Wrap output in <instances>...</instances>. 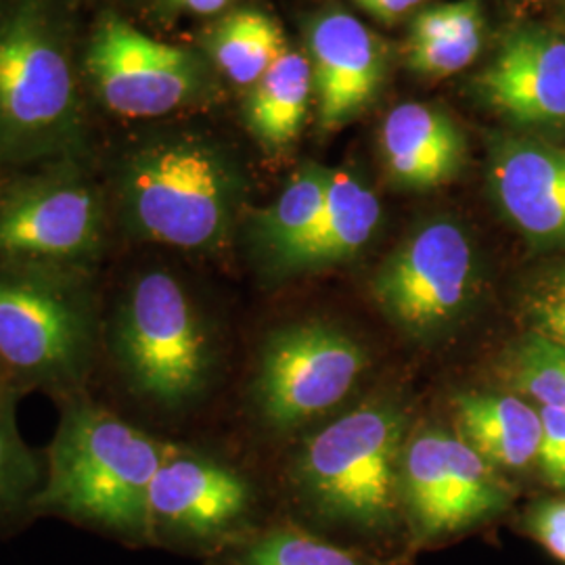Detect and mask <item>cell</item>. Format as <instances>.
I'll return each mask as SVG.
<instances>
[{"label": "cell", "instance_id": "6da1fadb", "mask_svg": "<svg viewBox=\"0 0 565 565\" xmlns=\"http://www.w3.org/2000/svg\"><path fill=\"white\" fill-rule=\"evenodd\" d=\"M242 189L237 166L216 142L198 135L156 137L121 160V223L142 242L214 249L235 221Z\"/></svg>", "mask_w": 565, "mask_h": 565}, {"label": "cell", "instance_id": "7a4b0ae2", "mask_svg": "<svg viewBox=\"0 0 565 565\" xmlns=\"http://www.w3.org/2000/svg\"><path fill=\"white\" fill-rule=\"evenodd\" d=\"M72 30L55 0H11L0 15V160L34 162L81 141Z\"/></svg>", "mask_w": 565, "mask_h": 565}, {"label": "cell", "instance_id": "3957f363", "mask_svg": "<svg viewBox=\"0 0 565 565\" xmlns=\"http://www.w3.org/2000/svg\"><path fill=\"white\" fill-rule=\"evenodd\" d=\"M172 446L88 401L67 404L39 505L121 532L149 527V488Z\"/></svg>", "mask_w": 565, "mask_h": 565}, {"label": "cell", "instance_id": "277c9868", "mask_svg": "<svg viewBox=\"0 0 565 565\" xmlns=\"http://www.w3.org/2000/svg\"><path fill=\"white\" fill-rule=\"evenodd\" d=\"M404 425L396 406L369 403L308 440L298 480L321 515L366 532L396 524L403 509Z\"/></svg>", "mask_w": 565, "mask_h": 565}, {"label": "cell", "instance_id": "5b68a950", "mask_svg": "<svg viewBox=\"0 0 565 565\" xmlns=\"http://www.w3.org/2000/svg\"><path fill=\"white\" fill-rule=\"evenodd\" d=\"M111 354L142 398L181 406L207 385L214 352L181 282L162 270L145 273L124 294L111 323Z\"/></svg>", "mask_w": 565, "mask_h": 565}, {"label": "cell", "instance_id": "8992f818", "mask_svg": "<svg viewBox=\"0 0 565 565\" xmlns=\"http://www.w3.org/2000/svg\"><path fill=\"white\" fill-rule=\"evenodd\" d=\"M90 302L70 273L0 268V361L21 377L63 384L90 356Z\"/></svg>", "mask_w": 565, "mask_h": 565}, {"label": "cell", "instance_id": "52a82bcc", "mask_svg": "<svg viewBox=\"0 0 565 565\" xmlns=\"http://www.w3.org/2000/svg\"><path fill=\"white\" fill-rule=\"evenodd\" d=\"M478 287L473 243L452 221L419 226L380 266L375 302L404 333L427 340L457 323Z\"/></svg>", "mask_w": 565, "mask_h": 565}, {"label": "cell", "instance_id": "ba28073f", "mask_svg": "<svg viewBox=\"0 0 565 565\" xmlns=\"http://www.w3.org/2000/svg\"><path fill=\"white\" fill-rule=\"evenodd\" d=\"M105 235L102 193L72 172L20 182L0 198V260L70 273L95 260Z\"/></svg>", "mask_w": 565, "mask_h": 565}, {"label": "cell", "instance_id": "9c48e42d", "mask_svg": "<svg viewBox=\"0 0 565 565\" xmlns=\"http://www.w3.org/2000/svg\"><path fill=\"white\" fill-rule=\"evenodd\" d=\"M509 486L459 436L431 429L404 446L401 503L417 541H443L505 511Z\"/></svg>", "mask_w": 565, "mask_h": 565}, {"label": "cell", "instance_id": "30bf717a", "mask_svg": "<svg viewBox=\"0 0 565 565\" xmlns=\"http://www.w3.org/2000/svg\"><path fill=\"white\" fill-rule=\"evenodd\" d=\"M364 363L363 348L333 324L277 331L264 345L256 382L266 422L289 429L331 411L359 382Z\"/></svg>", "mask_w": 565, "mask_h": 565}, {"label": "cell", "instance_id": "8fae6325", "mask_svg": "<svg viewBox=\"0 0 565 565\" xmlns=\"http://www.w3.org/2000/svg\"><path fill=\"white\" fill-rule=\"evenodd\" d=\"M86 70L102 102L121 118H160L195 99L205 82L193 51L153 41L107 15L86 51Z\"/></svg>", "mask_w": 565, "mask_h": 565}, {"label": "cell", "instance_id": "7c38bea8", "mask_svg": "<svg viewBox=\"0 0 565 565\" xmlns=\"http://www.w3.org/2000/svg\"><path fill=\"white\" fill-rule=\"evenodd\" d=\"M308 61L324 130L356 120L384 84L382 44L345 11H329L310 25Z\"/></svg>", "mask_w": 565, "mask_h": 565}, {"label": "cell", "instance_id": "4fadbf2b", "mask_svg": "<svg viewBox=\"0 0 565 565\" xmlns=\"http://www.w3.org/2000/svg\"><path fill=\"white\" fill-rule=\"evenodd\" d=\"M478 88L490 107L520 124L565 120V39L539 28L515 30Z\"/></svg>", "mask_w": 565, "mask_h": 565}, {"label": "cell", "instance_id": "5bb4252c", "mask_svg": "<svg viewBox=\"0 0 565 565\" xmlns=\"http://www.w3.org/2000/svg\"><path fill=\"white\" fill-rule=\"evenodd\" d=\"M492 193L503 214L539 245H565V149L527 139L497 142Z\"/></svg>", "mask_w": 565, "mask_h": 565}, {"label": "cell", "instance_id": "9a60e30c", "mask_svg": "<svg viewBox=\"0 0 565 565\" xmlns=\"http://www.w3.org/2000/svg\"><path fill=\"white\" fill-rule=\"evenodd\" d=\"M249 505L239 473L210 459L172 450L149 488V525L210 536L237 522Z\"/></svg>", "mask_w": 565, "mask_h": 565}, {"label": "cell", "instance_id": "2e32d148", "mask_svg": "<svg viewBox=\"0 0 565 565\" xmlns=\"http://www.w3.org/2000/svg\"><path fill=\"white\" fill-rule=\"evenodd\" d=\"M380 145L390 179L403 189L443 186L463 168V132L443 109L424 103L392 109L382 124Z\"/></svg>", "mask_w": 565, "mask_h": 565}, {"label": "cell", "instance_id": "e0dca14e", "mask_svg": "<svg viewBox=\"0 0 565 565\" xmlns=\"http://www.w3.org/2000/svg\"><path fill=\"white\" fill-rule=\"evenodd\" d=\"M382 218L377 195L350 172L333 170L321 223L285 260L281 273H298L343 263L373 239Z\"/></svg>", "mask_w": 565, "mask_h": 565}, {"label": "cell", "instance_id": "ac0fdd59", "mask_svg": "<svg viewBox=\"0 0 565 565\" xmlns=\"http://www.w3.org/2000/svg\"><path fill=\"white\" fill-rule=\"evenodd\" d=\"M459 438L492 467L522 469L539 459L541 411L505 394H463L457 398Z\"/></svg>", "mask_w": 565, "mask_h": 565}, {"label": "cell", "instance_id": "d6986e66", "mask_svg": "<svg viewBox=\"0 0 565 565\" xmlns=\"http://www.w3.org/2000/svg\"><path fill=\"white\" fill-rule=\"evenodd\" d=\"M333 170L308 163L281 191V195L254 214L249 237L264 263L279 270L321 223Z\"/></svg>", "mask_w": 565, "mask_h": 565}, {"label": "cell", "instance_id": "ffe728a7", "mask_svg": "<svg viewBox=\"0 0 565 565\" xmlns=\"http://www.w3.org/2000/svg\"><path fill=\"white\" fill-rule=\"evenodd\" d=\"M312 97L310 61L296 51H285L252 86L245 103L249 132L266 149H281L300 135Z\"/></svg>", "mask_w": 565, "mask_h": 565}, {"label": "cell", "instance_id": "44dd1931", "mask_svg": "<svg viewBox=\"0 0 565 565\" xmlns=\"http://www.w3.org/2000/svg\"><path fill=\"white\" fill-rule=\"evenodd\" d=\"M207 51L226 78L254 86L287 51L279 23L256 9H239L218 21Z\"/></svg>", "mask_w": 565, "mask_h": 565}, {"label": "cell", "instance_id": "7402d4cb", "mask_svg": "<svg viewBox=\"0 0 565 565\" xmlns=\"http://www.w3.org/2000/svg\"><path fill=\"white\" fill-rule=\"evenodd\" d=\"M511 384L543 406L565 411V345L527 333L507 364Z\"/></svg>", "mask_w": 565, "mask_h": 565}, {"label": "cell", "instance_id": "603a6c76", "mask_svg": "<svg viewBox=\"0 0 565 565\" xmlns=\"http://www.w3.org/2000/svg\"><path fill=\"white\" fill-rule=\"evenodd\" d=\"M237 565H377L342 546L324 543L296 527L264 532L247 546Z\"/></svg>", "mask_w": 565, "mask_h": 565}, {"label": "cell", "instance_id": "cb8c5ba5", "mask_svg": "<svg viewBox=\"0 0 565 565\" xmlns=\"http://www.w3.org/2000/svg\"><path fill=\"white\" fill-rule=\"evenodd\" d=\"M524 310L532 333L565 345V263L546 268L530 282Z\"/></svg>", "mask_w": 565, "mask_h": 565}, {"label": "cell", "instance_id": "d4e9b609", "mask_svg": "<svg viewBox=\"0 0 565 565\" xmlns=\"http://www.w3.org/2000/svg\"><path fill=\"white\" fill-rule=\"evenodd\" d=\"M484 18L478 0L448 2L422 11L411 28V42L455 41L482 36Z\"/></svg>", "mask_w": 565, "mask_h": 565}, {"label": "cell", "instance_id": "484cf974", "mask_svg": "<svg viewBox=\"0 0 565 565\" xmlns=\"http://www.w3.org/2000/svg\"><path fill=\"white\" fill-rule=\"evenodd\" d=\"M482 36H467L455 41L408 42V67L427 78H445L471 65L480 55Z\"/></svg>", "mask_w": 565, "mask_h": 565}, {"label": "cell", "instance_id": "4316f807", "mask_svg": "<svg viewBox=\"0 0 565 565\" xmlns=\"http://www.w3.org/2000/svg\"><path fill=\"white\" fill-rule=\"evenodd\" d=\"M34 465L18 438L9 417L0 415V499L18 492L30 482Z\"/></svg>", "mask_w": 565, "mask_h": 565}, {"label": "cell", "instance_id": "83f0119b", "mask_svg": "<svg viewBox=\"0 0 565 565\" xmlns=\"http://www.w3.org/2000/svg\"><path fill=\"white\" fill-rule=\"evenodd\" d=\"M543 440L539 448V461L546 480L555 488L565 490V411L555 406L541 408Z\"/></svg>", "mask_w": 565, "mask_h": 565}, {"label": "cell", "instance_id": "f1b7e54d", "mask_svg": "<svg viewBox=\"0 0 565 565\" xmlns=\"http://www.w3.org/2000/svg\"><path fill=\"white\" fill-rule=\"evenodd\" d=\"M525 530L555 559L565 564V501L546 499L536 503L525 515Z\"/></svg>", "mask_w": 565, "mask_h": 565}, {"label": "cell", "instance_id": "f546056e", "mask_svg": "<svg viewBox=\"0 0 565 565\" xmlns=\"http://www.w3.org/2000/svg\"><path fill=\"white\" fill-rule=\"evenodd\" d=\"M363 11L373 15L375 20L392 23L417 9L424 0H354Z\"/></svg>", "mask_w": 565, "mask_h": 565}, {"label": "cell", "instance_id": "4dcf8cb0", "mask_svg": "<svg viewBox=\"0 0 565 565\" xmlns=\"http://www.w3.org/2000/svg\"><path fill=\"white\" fill-rule=\"evenodd\" d=\"M184 9L200 13V15H212L224 9L231 0H179Z\"/></svg>", "mask_w": 565, "mask_h": 565}, {"label": "cell", "instance_id": "1f68e13d", "mask_svg": "<svg viewBox=\"0 0 565 565\" xmlns=\"http://www.w3.org/2000/svg\"><path fill=\"white\" fill-rule=\"evenodd\" d=\"M522 2H527V4H541V2H545V0H522Z\"/></svg>", "mask_w": 565, "mask_h": 565}, {"label": "cell", "instance_id": "d6a6232c", "mask_svg": "<svg viewBox=\"0 0 565 565\" xmlns=\"http://www.w3.org/2000/svg\"><path fill=\"white\" fill-rule=\"evenodd\" d=\"M2 11H4V4H2V2H0V15H2Z\"/></svg>", "mask_w": 565, "mask_h": 565}]
</instances>
